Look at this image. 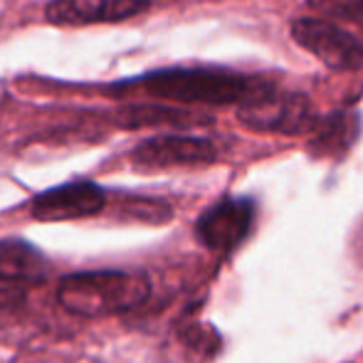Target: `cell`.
<instances>
[{
  "mask_svg": "<svg viewBox=\"0 0 363 363\" xmlns=\"http://www.w3.org/2000/svg\"><path fill=\"white\" fill-rule=\"evenodd\" d=\"M264 79H252L223 67H166L148 72L126 84L111 86V94H124L126 89H141L153 99L178 101V104H240Z\"/></svg>",
  "mask_w": 363,
  "mask_h": 363,
  "instance_id": "6da1fadb",
  "label": "cell"
},
{
  "mask_svg": "<svg viewBox=\"0 0 363 363\" xmlns=\"http://www.w3.org/2000/svg\"><path fill=\"white\" fill-rule=\"evenodd\" d=\"M151 294V282L144 272L131 269H91L65 274L57 284V301L69 314L84 319L126 314Z\"/></svg>",
  "mask_w": 363,
  "mask_h": 363,
  "instance_id": "7a4b0ae2",
  "label": "cell"
},
{
  "mask_svg": "<svg viewBox=\"0 0 363 363\" xmlns=\"http://www.w3.org/2000/svg\"><path fill=\"white\" fill-rule=\"evenodd\" d=\"M238 119L252 131L284 136L311 134L314 126L319 124V116L304 94L279 91L269 82H262L259 89H255L247 99L240 101Z\"/></svg>",
  "mask_w": 363,
  "mask_h": 363,
  "instance_id": "3957f363",
  "label": "cell"
},
{
  "mask_svg": "<svg viewBox=\"0 0 363 363\" xmlns=\"http://www.w3.org/2000/svg\"><path fill=\"white\" fill-rule=\"evenodd\" d=\"M291 38L334 72H356L363 67V40L326 18L294 20Z\"/></svg>",
  "mask_w": 363,
  "mask_h": 363,
  "instance_id": "277c9868",
  "label": "cell"
},
{
  "mask_svg": "<svg viewBox=\"0 0 363 363\" xmlns=\"http://www.w3.org/2000/svg\"><path fill=\"white\" fill-rule=\"evenodd\" d=\"M109 203L106 191L94 181H69L62 186L48 188L33 198V213L40 223H67L99 216Z\"/></svg>",
  "mask_w": 363,
  "mask_h": 363,
  "instance_id": "5b68a950",
  "label": "cell"
},
{
  "mask_svg": "<svg viewBox=\"0 0 363 363\" xmlns=\"http://www.w3.org/2000/svg\"><path fill=\"white\" fill-rule=\"evenodd\" d=\"M218 158V148L213 141L201 136L166 134L141 141L131 151V166L136 171H163L178 166H206Z\"/></svg>",
  "mask_w": 363,
  "mask_h": 363,
  "instance_id": "8992f818",
  "label": "cell"
},
{
  "mask_svg": "<svg viewBox=\"0 0 363 363\" xmlns=\"http://www.w3.org/2000/svg\"><path fill=\"white\" fill-rule=\"evenodd\" d=\"M255 220V203L250 198H225L211 206L196 223V238L216 252H230L245 238Z\"/></svg>",
  "mask_w": 363,
  "mask_h": 363,
  "instance_id": "52a82bcc",
  "label": "cell"
},
{
  "mask_svg": "<svg viewBox=\"0 0 363 363\" xmlns=\"http://www.w3.org/2000/svg\"><path fill=\"white\" fill-rule=\"evenodd\" d=\"M148 8L151 0H50L45 18L52 25L116 23L146 13Z\"/></svg>",
  "mask_w": 363,
  "mask_h": 363,
  "instance_id": "ba28073f",
  "label": "cell"
},
{
  "mask_svg": "<svg viewBox=\"0 0 363 363\" xmlns=\"http://www.w3.org/2000/svg\"><path fill=\"white\" fill-rule=\"evenodd\" d=\"M52 277V262L38 245L23 238H3L0 240V279L23 284H45Z\"/></svg>",
  "mask_w": 363,
  "mask_h": 363,
  "instance_id": "9c48e42d",
  "label": "cell"
},
{
  "mask_svg": "<svg viewBox=\"0 0 363 363\" xmlns=\"http://www.w3.org/2000/svg\"><path fill=\"white\" fill-rule=\"evenodd\" d=\"M361 121L354 111H334V114L319 119V124L311 131L309 151L314 156L341 158L346 156L354 141L359 139Z\"/></svg>",
  "mask_w": 363,
  "mask_h": 363,
  "instance_id": "30bf717a",
  "label": "cell"
},
{
  "mask_svg": "<svg viewBox=\"0 0 363 363\" xmlns=\"http://www.w3.org/2000/svg\"><path fill=\"white\" fill-rule=\"evenodd\" d=\"M208 114H196L188 109L163 104H126L114 114V124L119 129H144V126H196L211 124Z\"/></svg>",
  "mask_w": 363,
  "mask_h": 363,
  "instance_id": "8fae6325",
  "label": "cell"
},
{
  "mask_svg": "<svg viewBox=\"0 0 363 363\" xmlns=\"http://www.w3.org/2000/svg\"><path fill=\"white\" fill-rule=\"evenodd\" d=\"M121 211L129 213V218L141 220V223H168L173 216L171 206L158 198H139V196H129L121 206Z\"/></svg>",
  "mask_w": 363,
  "mask_h": 363,
  "instance_id": "7c38bea8",
  "label": "cell"
},
{
  "mask_svg": "<svg viewBox=\"0 0 363 363\" xmlns=\"http://www.w3.org/2000/svg\"><path fill=\"white\" fill-rule=\"evenodd\" d=\"M306 3L326 18L363 25V0H306Z\"/></svg>",
  "mask_w": 363,
  "mask_h": 363,
  "instance_id": "4fadbf2b",
  "label": "cell"
},
{
  "mask_svg": "<svg viewBox=\"0 0 363 363\" xmlns=\"http://www.w3.org/2000/svg\"><path fill=\"white\" fill-rule=\"evenodd\" d=\"M28 301V287L0 279V311H15Z\"/></svg>",
  "mask_w": 363,
  "mask_h": 363,
  "instance_id": "5bb4252c",
  "label": "cell"
},
{
  "mask_svg": "<svg viewBox=\"0 0 363 363\" xmlns=\"http://www.w3.org/2000/svg\"><path fill=\"white\" fill-rule=\"evenodd\" d=\"M186 341L191 349H201V351H213L218 346V336L211 326H191L186 331Z\"/></svg>",
  "mask_w": 363,
  "mask_h": 363,
  "instance_id": "9a60e30c",
  "label": "cell"
}]
</instances>
